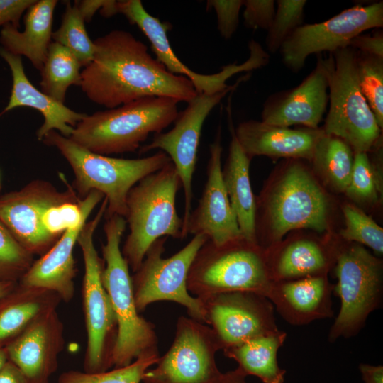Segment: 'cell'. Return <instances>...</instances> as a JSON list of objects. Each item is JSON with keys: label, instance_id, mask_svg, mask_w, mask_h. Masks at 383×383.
<instances>
[{"label": "cell", "instance_id": "cell-19", "mask_svg": "<svg viewBox=\"0 0 383 383\" xmlns=\"http://www.w3.org/2000/svg\"><path fill=\"white\" fill-rule=\"evenodd\" d=\"M328 90L326 60L319 54L315 67L299 84L266 99L261 121L278 126L300 125L317 129L326 111Z\"/></svg>", "mask_w": 383, "mask_h": 383}, {"label": "cell", "instance_id": "cell-41", "mask_svg": "<svg viewBox=\"0 0 383 383\" xmlns=\"http://www.w3.org/2000/svg\"><path fill=\"white\" fill-rule=\"evenodd\" d=\"M36 0H0V26L12 23L18 28L23 13Z\"/></svg>", "mask_w": 383, "mask_h": 383}, {"label": "cell", "instance_id": "cell-15", "mask_svg": "<svg viewBox=\"0 0 383 383\" xmlns=\"http://www.w3.org/2000/svg\"><path fill=\"white\" fill-rule=\"evenodd\" d=\"M239 82L240 80L215 94H197L187 103L186 109L178 113L171 130L155 134L150 143L139 148L140 154L156 149L165 152L178 172L184 197L182 235L192 211V181L204 123L212 109L229 91L235 89Z\"/></svg>", "mask_w": 383, "mask_h": 383}, {"label": "cell", "instance_id": "cell-34", "mask_svg": "<svg viewBox=\"0 0 383 383\" xmlns=\"http://www.w3.org/2000/svg\"><path fill=\"white\" fill-rule=\"evenodd\" d=\"M356 64L360 89L382 130L383 58L357 51Z\"/></svg>", "mask_w": 383, "mask_h": 383}, {"label": "cell", "instance_id": "cell-22", "mask_svg": "<svg viewBox=\"0 0 383 383\" xmlns=\"http://www.w3.org/2000/svg\"><path fill=\"white\" fill-rule=\"evenodd\" d=\"M331 285L326 275L272 282L266 294L288 323L302 326L333 316Z\"/></svg>", "mask_w": 383, "mask_h": 383}, {"label": "cell", "instance_id": "cell-11", "mask_svg": "<svg viewBox=\"0 0 383 383\" xmlns=\"http://www.w3.org/2000/svg\"><path fill=\"white\" fill-rule=\"evenodd\" d=\"M167 238H161L152 243L131 277L137 310L143 312L156 301H173L184 306L189 317L207 324L204 304L189 292L187 279L196 252L208 239L195 235L183 248L164 258Z\"/></svg>", "mask_w": 383, "mask_h": 383}, {"label": "cell", "instance_id": "cell-4", "mask_svg": "<svg viewBox=\"0 0 383 383\" xmlns=\"http://www.w3.org/2000/svg\"><path fill=\"white\" fill-rule=\"evenodd\" d=\"M181 187L178 172L170 162L140 179L128 192L124 218L129 233L121 248L133 272L156 240L164 237L182 239L183 220L176 208Z\"/></svg>", "mask_w": 383, "mask_h": 383}, {"label": "cell", "instance_id": "cell-6", "mask_svg": "<svg viewBox=\"0 0 383 383\" xmlns=\"http://www.w3.org/2000/svg\"><path fill=\"white\" fill-rule=\"evenodd\" d=\"M272 282L267 253L241 238L219 245L207 240L192 261L187 287L201 300L232 292L266 297Z\"/></svg>", "mask_w": 383, "mask_h": 383}, {"label": "cell", "instance_id": "cell-49", "mask_svg": "<svg viewBox=\"0 0 383 383\" xmlns=\"http://www.w3.org/2000/svg\"><path fill=\"white\" fill-rule=\"evenodd\" d=\"M0 188H1V184H0Z\"/></svg>", "mask_w": 383, "mask_h": 383}, {"label": "cell", "instance_id": "cell-8", "mask_svg": "<svg viewBox=\"0 0 383 383\" xmlns=\"http://www.w3.org/2000/svg\"><path fill=\"white\" fill-rule=\"evenodd\" d=\"M106 207L104 198L94 218L84 225L77 241L84 265L82 294L87 336L84 372L87 373L103 372L113 367L111 356L117 335L116 320L102 281L104 262L94 241Z\"/></svg>", "mask_w": 383, "mask_h": 383}, {"label": "cell", "instance_id": "cell-13", "mask_svg": "<svg viewBox=\"0 0 383 383\" xmlns=\"http://www.w3.org/2000/svg\"><path fill=\"white\" fill-rule=\"evenodd\" d=\"M116 11L126 16L131 23L136 25L150 43L156 59L172 74L189 79L197 94H212L230 87L227 80L235 74L250 72L266 66L270 55L257 43L248 44L250 55L242 64L225 65L221 70L212 74H202L190 70L173 52L167 37L170 25L162 23L150 14L140 0L116 1Z\"/></svg>", "mask_w": 383, "mask_h": 383}, {"label": "cell", "instance_id": "cell-44", "mask_svg": "<svg viewBox=\"0 0 383 383\" xmlns=\"http://www.w3.org/2000/svg\"><path fill=\"white\" fill-rule=\"evenodd\" d=\"M359 370L363 383H383L382 365L361 363Z\"/></svg>", "mask_w": 383, "mask_h": 383}, {"label": "cell", "instance_id": "cell-2", "mask_svg": "<svg viewBox=\"0 0 383 383\" xmlns=\"http://www.w3.org/2000/svg\"><path fill=\"white\" fill-rule=\"evenodd\" d=\"M42 141L46 145L56 148L72 167L74 176L72 187L80 199L94 190L104 194L107 200L104 216L124 217L130 189L140 179L171 162L169 156L160 150L136 159L97 154L54 130L48 133Z\"/></svg>", "mask_w": 383, "mask_h": 383}, {"label": "cell", "instance_id": "cell-30", "mask_svg": "<svg viewBox=\"0 0 383 383\" xmlns=\"http://www.w3.org/2000/svg\"><path fill=\"white\" fill-rule=\"evenodd\" d=\"M355 152L343 140L325 133L318 140L311 162L329 186L345 192L353 172Z\"/></svg>", "mask_w": 383, "mask_h": 383}, {"label": "cell", "instance_id": "cell-43", "mask_svg": "<svg viewBox=\"0 0 383 383\" xmlns=\"http://www.w3.org/2000/svg\"><path fill=\"white\" fill-rule=\"evenodd\" d=\"M0 383H30L12 362L8 360L0 370Z\"/></svg>", "mask_w": 383, "mask_h": 383}, {"label": "cell", "instance_id": "cell-24", "mask_svg": "<svg viewBox=\"0 0 383 383\" xmlns=\"http://www.w3.org/2000/svg\"><path fill=\"white\" fill-rule=\"evenodd\" d=\"M83 226L65 231L45 254L33 262L18 282L53 291L62 301H70L77 274L73 250Z\"/></svg>", "mask_w": 383, "mask_h": 383}, {"label": "cell", "instance_id": "cell-12", "mask_svg": "<svg viewBox=\"0 0 383 383\" xmlns=\"http://www.w3.org/2000/svg\"><path fill=\"white\" fill-rule=\"evenodd\" d=\"M221 350L213 329L191 317L179 316L174 338L142 383H216L221 375L216 354Z\"/></svg>", "mask_w": 383, "mask_h": 383}, {"label": "cell", "instance_id": "cell-14", "mask_svg": "<svg viewBox=\"0 0 383 383\" xmlns=\"http://www.w3.org/2000/svg\"><path fill=\"white\" fill-rule=\"evenodd\" d=\"M382 26V1L356 5L323 22L298 27L282 45V60L287 68L298 72L311 55L348 47L363 31Z\"/></svg>", "mask_w": 383, "mask_h": 383}, {"label": "cell", "instance_id": "cell-48", "mask_svg": "<svg viewBox=\"0 0 383 383\" xmlns=\"http://www.w3.org/2000/svg\"><path fill=\"white\" fill-rule=\"evenodd\" d=\"M8 360L9 359L5 349L4 348H0V370Z\"/></svg>", "mask_w": 383, "mask_h": 383}, {"label": "cell", "instance_id": "cell-28", "mask_svg": "<svg viewBox=\"0 0 383 383\" xmlns=\"http://www.w3.org/2000/svg\"><path fill=\"white\" fill-rule=\"evenodd\" d=\"M324 246L310 239H298L282 246L272 257L268 265L273 282L288 281L326 275L332 260Z\"/></svg>", "mask_w": 383, "mask_h": 383}, {"label": "cell", "instance_id": "cell-32", "mask_svg": "<svg viewBox=\"0 0 383 383\" xmlns=\"http://www.w3.org/2000/svg\"><path fill=\"white\" fill-rule=\"evenodd\" d=\"M84 22L77 4L72 6L67 1L61 25L52 34L54 42L70 50L84 67L91 62L95 52V45L87 33Z\"/></svg>", "mask_w": 383, "mask_h": 383}, {"label": "cell", "instance_id": "cell-45", "mask_svg": "<svg viewBox=\"0 0 383 383\" xmlns=\"http://www.w3.org/2000/svg\"><path fill=\"white\" fill-rule=\"evenodd\" d=\"M106 0L75 1L78 9L85 22L90 21L94 13L103 7Z\"/></svg>", "mask_w": 383, "mask_h": 383}, {"label": "cell", "instance_id": "cell-25", "mask_svg": "<svg viewBox=\"0 0 383 383\" xmlns=\"http://www.w3.org/2000/svg\"><path fill=\"white\" fill-rule=\"evenodd\" d=\"M57 4V0L36 1L26 11L22 32L12 23L3 26L0 32L1 47L13 55L26 56L40 71L51 43Z\"/></svg>", "mask_w": 383, "mask_h": 383}, {"label": "cell", "instance_id": "cell-33", "mask_svg": "<svg viewBox=\"0 0 383 383\" xmlns=\"http://www.w3.org/2000/svg\"><path fill=\"white\" fill-rule=\"evenodd\" d=\"M160 357L159 351L149 352L126 366L99 373L68 370L60 375L57 383H142L145 372L157 362Z\"/></svg>", "mask_w": 383, "mask_h": 383}, {"label": "cell", "instance_id": "cell-18", "mask_svg": "<svg viewBox=\"0 0 383 383\" xmlns=\"http://www.w3.org/2000/svg\"><path fill=\"white\" fill-rule=\"evenodd\" d=\"M221 128L209 145L206 182L196 207L192 211L182 239L202 235L219 245L242 238L222 177Z\"/></svg>", "mask_w": 383, "mask_h": 383}, {"label": "cell", "instance_id": "cell-36", "mask_svg": "<svg viewBox=\"0 0 383 383\" xmlns=\"http://www.w3.org/2000/svg\"><path fill=\"white\" fill-rule=\"evenodd\" d=\"M345 226L340 235L348 241H355L370 248L378 255L383 253V229L370 216L353 205L343 207Z\"/></svg>", "mask_w": 383, "mask_h": 383}, {"label": "cell", "instance_id": "cell-26", "mask_svg": "<svg viewBox=\"0 0 383 383\" xmlns=\"http://www.w3.org/2000/svg\"><path fill=\"white\" fill-rule=\"evenodd\" d=\"M62 299L53 291L18 282L0 297V348H5L40 315L57 309Z\"/></svg>", "mask_w": 383, "mask_h": 383}, {"label": "cell", "instance_id": "cell-31", "mask_svg": "<svg viewBox=\"0 0 383 383\" xmlns=\"http://www.w3.org/2000/svg\"><path fill=\"white\" fill-rule=\"evenodd\" d=\"M81 65L65 46L51 42L41 72V91L64 104L66 92L71 85L79 86Z\"/></svg>", "mask_w": 383, "mask_h": 383}, {"label": "cell", "instance_id": "cell-39", "mask_svg": "<svg viewBox=\"0 0 383 383\" xmlns=\"http://www.w3.org/2000/svg\"><path fill=\"white\" fill-rule=\"evenodd\" d=\"M243 0H210L206 8L213 9L217 17V28L221 37L230 39L236 32L239 24Z\"/></svg>", "mask_w": 383, "mask_h": 383}, {"label": "cell", "instance_id": "cell-27", "mask_svg": "<svg viewBox=\"0 0 383 383\" xmlns=\"http://www.w3.org/2000/svg\"><path fill=\"white\" fill-rule=\"evenodd\" d=\"M228 155L222 168V177L227 194L235 214L242 238L258 243L256 234V201L250 179V158L240 146L233 127Z\"/></svg>", "mask_w": 383, "mask_h": 383}, {"label": "cell", "instance_id": "cell-16", "mask_svg": "<svg viewBox=\"0 0 383 383\" xmlns=\"http://www.w3.org/2000/svg\"><path fill=\"white\" fill-rule=\"evenodd\" d=\"M63 179L67 189L62 192L48 181L34 179L19 190L0 196V220L33 255H43L59 240L46 233L41 224L45 210L62 202L81 200L72 185Z\"/></svg>", "mask_w": 383, "mask_h": 383}, {"label": "cell", "instance_id": "cell-23", "mask_svg": "<svg viewBox=\"0 0 383 383\" xmlns=\"http://www.w3.org/2000/svg\"><path fill=\"white\" fill-rule=\"evenodd\" d=\"M0 56L10 67L13 80L9 102L1 111L0 117L16 107L33 108L44 117L43 125L36 132L38 140H42L48 133L53 130L70 138L74 128L87 114L69 109L35 87L24 72L21 56L13 55L1 46Z\"/></svg>", "mask_w": 383, "mask_h": 383}, {"label": "cell", "instance_id": "cell-20", "mask_svg": "<svg viewBox=\"0 0 383 383\" xmlns=\"http://www.w3.org/2000/svg\"><path fill=\"white\" fill-rule=\"evenodd\" d=\"M64 345L63 323L54 309L35 319L4 349L30 383H49Z\"/></svg>", "mask_w": 383, "mask_h": 383}, {"label": "cell", "instance_id": "cell-29", "mask_svg": "<svg viewBox=\"0 0 383 383\" xmlns=\"http://www.w3.org/2000/svg\"><path fill=\"white\" fill-rule=\"evenodd\" d=\"M286 337L287 333L279 330L223 351L238 363L236 369L245 377L255 376L263 383H284L286 370L278 364L277 353Z\"/></svg>", "mask_w": 383, "mask_h": 383}, {"label": "cell", "instance_id": "cell-46", "mask_svg": "<svg viewBox=\"0 0 383 383\" xmlns=\"http://www.w3.org/2000/svg\"><path fill=\"white\" fill-rule=\"evenodd\" d=\"M245 376L237 369L222 373L216 383H247Z\"/></svg>", "mask_w": 383, "mask_h": 383}, {"label": "cell", "instance_id": "cell-7", "mask_svg": "<svg viewBox=\"0 0 383 383\" xmlns=\"http://www.w3.org/2000/svg\"><path fill=\"white\" fill-rule=\"evenodd\" d=\"M356 56L357 51L348 46L326 58L329 109L323 128L326 134L343 140L355 153L372 149L382 131L360 89Z\"/></svg>", "mask_w": 383, "mask_h": 383}, {"label": "cell", "instance_id": "cell-37", "mask_svg": "<svg viewBox=\"0 0 383 383\" xmlns=\"http://www.w3.org/2000/svg\"><path fill=\"white\" fill-rule=\"evenodd\" d=\"M33 262L0 220V281L18 282Z\"/></svg>", "mask_w": 383, "mask_h": 383}, {"label": "cell", "instance_id": "cell-38", "mask_svg": "<svg viewBox=\"0 0 383 383\" xmlns=\"http://www.w3.org/2000/svg\"><path fill=\"white\" fill-rule=\"evenodd\" d=\"M379 182L367 152L354 154V164L347 195L359 202L373 201L377 199Z\"/></svg>", "mask_w": 383, "mask_h": 383}, {"label": "cell", "instance_id": "cell-35", "mask_svg": "<svg viewBox=\"0 0 383 383\" xmlns=\"http://www.w3.org/2000/svg\"><path fill=\"white\" fill-rule=\"evenodd\" d=\"M273 21L267 30L265 43L269 52L279 51L292 33L302 25L306 0H278Z\"/></svg>", "mask_w": 383, "mask_h": 383}, {"label": "cell", "instance_id": "cell-1", "mask_svg": "<svg viewBox=\"0 0 383 383\" xmlns=\"http://www.w3.org/2000/svg\"><path fill=\"white\" fill-rule=\"evenodd\" d=\"M91 62L79 86L92 102L113 109L149 96L189 102L197 95L192 82L170 73L131 33L113 30L96 38Z\"/></svg>", "mask_w": 383, "mask_h": 383}, {"label": "cell", "instance_id": "cell-5", "mask_svg": "<svg viewBox=\"0 0 383 383\" xmlns=\"http://www.w3.org/2000/svg\"><path fill=\"white\" fill-rule=\"evenodd\" d=\"M175 99L142 98L87 115L69 138L91 152L108 155L135 152L150 134L160 133L178 116Z\"/></svg>", "mask_w": 383, "mask_h": 383}, {"label": "cell", "instance_id": "cell-47", "mask_svg": "<svg viewBox=\"0 0 383 383\" xmlns=\"http://www.w3.org/2000/svg\"><path fill=\"white\" fill-rule=\"evenodd\" d=\"M18 282L0 281V297L10 292Z\"/></svg>", "mask_w": 383, "mask_h": 383}, {"label": "cell", "instance_id": "cell-9", "mask_svg": "<svg viewBox=\"0 0 383 383\" xmlns=\"http://www.w3.org/2000/svg\"><path fill=\"white\" fill-rule=\"evenodd\" d=\"M337 284L333 292L340 299L339 312L328 333V340L355 335L382 299V262L359 245L337 251L334 263Z\"/></svg>", "mask_w": 383, "mask_h": 383}, {"label": "cell", "instance_id": "cell-3", "mask_svg": "<svg viewBox=\"0 0 383 383\" xmlns=\"http://www.w3.org/2000/svg\"><path fill=\"white\" fill-rule=\"evenodd\" d=\"M104 217L102 281L117 323L111 360L113 367L118 368L131 364L143 354L158 352V339L153 323L141 316L135 306L129 267L121 248L126 219L119 215Z\"/></svg>", "mask_w": 383, "mask_h": 383}, {"label": "cell", "instance_id": "cell-17", "mask_svg": "<svg viewBox=\"0 0 383 383\" xmlns=\"http://www.w3.org/2000/svg\"><path fill=\"white\" fill-rule=\"evenodd\" d=\"M201 301L206 310L207 325L214 331L222 350L279 331L274 306L261 294L225 292Z\"/></svg>", "mask_w": 383, "mask_h": 383}, {"label": "cell", "instance_id": "cell-10", "mask_svg": "<svg viewBox=\"0 0 383 383\" xmlns=\"http://www.w3.org/2000/svg\"><path fill=\"white\" fill-rule=\"evenodd\" d=\"M282 173L262 199L270 241L279 243L294 229L325 231L328 228V200L317 181L294 159Z\"/></svg>", "mask_w": 383, "mask_h": 383}, {"label": "cell", "instance_id": "cell-42", "mask_svg": "<svg viewBox=\"0 0 383 383\" xmlns=\"http://www.w3.org/2000/svg\"><path fill=\"white\" fill-rule=\"evenodd\" d=\"M349 47L360 53L383 58L382 32H377L372 35L360 34L351 40Z\"/></svg>", "mask_w": 383, "mask_h": 383}, {"label": "cell", "instance_id": "cell-21", "mask_svg": "<svg viewBox=\"0 0 383 383\" xmlns=\"http://www.w3.org/2000/svg\"><path fill=\"white\" fill-rule=\"evenodd\" d=\"M235 135L247 155L311 160L323 128L293 129L270 125L262 121L241 122Z\"/></svg>", "mask_w": 383, "mask_h": 383}, {"label": "cell", "instance_id": "cell-40", "mask_svg": "<svg viewBox=\"0 0 383 383\" xmlns=\"http://www.w3.org/2000/svg\"><path fill=\"white\" fill-rule=\"evenodd\" d=\"M243 6L245 26L251 29L268 30L275 14L273 0H245Z\"/></svg>", "mask_w": 383, "mask_h": 383}]
</instances>
